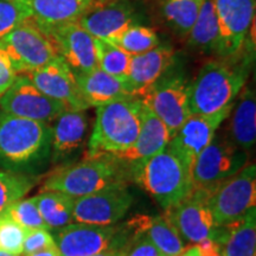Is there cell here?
<instances>
[{"label": "cell", "instance_id": "obj_37", "mask_svg": "<svg viewBox=\"0 0 256 256\" xmlns=\"http://www.w3.org/2000/svg\"><path fill=\"white\" fill-rule=\"evenodd\" d=\"M17 75L4 43L0 40V98L11 87Z\"/></svg>", "mask_w": 256, "mask_h": 256}, {"label": "cell", "instance_id": "obj_3", "mask_svg": "<svg viewBox=\"0 0 256 256\" xmlns=\"http://www.w3.org/2000/svg\"><path fill=\"white\" fill-rule=\"evenodd\" d=\"M142 98H132L96 108L86 158L113 156L130 148L142 130Z\"/></svg>", "mask_w": 256, "mask_h": 256}, {"label": "cell", "instance_id": "obj_27", "mask_svg": "<svg viewBox=\"0 0 256 256\" xmlns=\"http://www.w3.org/2000/svg\"><path fill=\"white\" fill-rule=\"evenodd\" d=\"M34 200L49 230L60 229L74 222V197L57 191H40L34 196Z\"/></svg>", "mask_w": 256, "mask_h": 256}, {"label": "cell", "instance_id": "obj_1", "mask_svg": "<svg viewBox=\"0 0 256 256\" xmlns=\"http://www.w3.org/2000/svg\"><path fill=\"white\" fill-rule=\"evenodd\" d=\"M252 55L242 51L232 57L210 60L188 83L191 114H215L232 106L250 72Z\"/></svg>", "mask_w": 256, "mask_h": 256}, {"label": "cell", "instance_id": "obj_4", "mask_svg": "<svg viewBox=\"0 0 256 256\" xmlns=\"http://www.w3.org/2000/svg\"><path fill=\"white\" fill-rule=\"evenodd\" d=\"M130 168L114 156L84 158L62 166L44 182L42 191H57L78 198L114 185H128Z\"/></svg>", "mask_w": 256, "mask_h": 256}, {"label": "cell", "instance_id": "obj_29", "mask_svg": "<svg viewBox=\"0 0 256 256\" xmlns=\"http://www.w3.org/2000/svg\"><path fill=\"white\" fill-rule=\"evenodd\" d=\"M203 0H160L162 18L174 34L188 37L200 14Z\"/></svg>", "mask_w": 256, "mask_h": 256}, {"label": "cell", "instance_id": "obj_20", "mask_svg": "<svg viewBox=\"0 0 256 256\" xmlns=\"http://www.w3.org/2000/svg\"><path fill=\"white\" fill-rule=\"evenodd\" d=\"M139 16L132 5L121 0H113L90 10L78 23L95 40H107L124 28L139 24Z\"/></svg>", "mask_w": 256, "mask_h": 256}, {"label": "cell", "instance_id": "obj_21", "mask_svg": "<svg viewBox=\"0 0 256 256\" xmlns=\"http://www.w3.org/2000/svg\"><path fill=\"white\" fill-rule=\"evenodd\" d=\"M170 139L171 136L165 124L144 104L142 130L136 142L124 152L113 156L130 168L138 162H142L164 151Z\"/></svg>", "mask_w": 256, "mask_h": 256}, {"label": "cell", "instance_id": "obj_33", "mask_svg": "<svg viewBox=\"0 0 256 256\" xmlns=\"http://www.w3.org/2000/svg\"><path fill=\"white\" fill-rule=\"evenodd\" d=\"M4 212L24 229H43L49 232V228L37 209L34 197L16 200Z\"/></svg>", "mask_w": 256, "mask_h": 256}, {"label": "cell", "instance_id": "obj_2", "mask_svg": "<svg viewBox=\"0 0 256 256\" xmlns=\"http://www.w3.org/2000/svg\"><path fill=\"white\" fill-rule=\"evenodd\" d=\"M51 153V126L0 114V166L11 172L40 165Z\"/></svg>", "mask_w": 256, "mask_h": 256}, {"label": "cell", "instance_id": "obj_42", "mask_svg": "<svg viewBox=\"0 0 256 256\" xmlns=\"http://www.w3.org/2000/svg\"><path fill=\"white\" fill-rule=\"evenodd\" d=\"M174 256H202L200 248L197 247L196 244H192L190 247H185L184 250L182 252H179L178 255Z\"/></svg>", "mask_w": 256, "mask_h": 256}, {"label": "cell", "instance_id": "obj_11", "mask_svg": "<svg viewBox=\"0 0 256 256\" xmlns=\"http://www.w3.org/2000/svg\"><path fill=\"white\" fill-rule=\"evenodd\" d=\"M0 108L6 114L51 124L63 112L60 102L43 94L26 74H19L14 82L0 98Z\"/></svg>", "mask_w": 256, "mask_h": 256}, {"label": "cell", "instance_id": "obj_10", "mask_svg": "<svg viewBox=\"0 0 256 256\" xmlns=\"http://www.w3.org/2000/svg\"><path fill=\"white\" fill-rule=\"evenodd\" d=\"M140 98L165 124L171 138L191 115L188 83L180 74L168 72Z\"/></svg>", "mask_w": 256, "mask_h": 256}, {"label": "cell", "instance_id": "obj_26", "mask_svg": "<svg viewBox=\"0 0 256 256\" xmlns=\"http://www.w3.org/2000/svg\"><path fill=\"white\" fill-rule=\"evenodd\" d=\"M226 238L220 256H256V210L252 208L244 217L224 226Z\"/></svg>", "mask_w": 256, "mask_h": 256}, {"label": "cell", "instance_id": "obj_22", "mask_svg": "<svg viewBox=\"0 0 256 256\" xmlns=\"http://www.w3.org/2000/svg\"><path fill=\"white\" fill-rule=\"evenodd\" d=\"M72 72L82 98L89 108L136 98L130 90L126 81L108 75L98 68L90 72Z\"/></svg>", "mask_w": 256, "mask_h": 256}, {"label": "cell", "instance_id": "obj_18", "mask_svg": "<svg viewBox=\"0 0 256 256\" xmlns=\"http://www.w3.org/2000/svg\"><path fill=\"white\" fill-rule=\"evenodd\" d=\"M174 50L171 46L159 44L142 55L132 56L126 83L136 98L156 84L171 70L174 63Z\"/></svg>", "mask_w": 256, "mask_h": 256}, {"label": "cell", "instance_id": "obj_15", "mask_svg": "<svg viewBox=\"0 0 256 256\" xmlns=\"http://www.w3.org/2000/svg\"><path fill=\"white\" fill-rule=\"evenodd\" d=\"M133 203L127 185H114L75 198L74 222L113 226L122 220Z\"/></svg>", "mask_w": 256, "mask_h": 256}, {"label": "cell", "instance_id": "obj_38", "mask_svg": "<svg viewBox=\"0 0 256 256\" xmlns=\"http://www.w3.org/2000/svg\"><path fill=\"white\" fill-rule=\"evenodd\" d=\"M124 256H162L153 243L144 235L142 232H138L127 244Z\"/></svg>", "mask_w": 256, "mask_h": 256}, {"label": "cell", "instance_id": "obj_36", "mask_svg": "<svg viewBox=\"0 0 256 256\" xmlns=\"http://www.w3.org/2000/svg\"><path fill=\"white\" fill-rule=\"evenodd\" d=\"M56 247L54 236L43 229H26L23 243V252L22 255L31 254V252L43 250V249Z\"/></svg>", "mask_w": 256, "mask_h": 256}, {"label": "cell", "instance_id": "obj_8", "mask_svg": "<svg viewBox=\"0 0 256 256\" xmlns=\"http://www.w3.org/2000/svg\"><path fill=\"white\" fill-rule=\"evenodd\" d=\"M249 154L234 145L226 136L216 133L212 142L197 156L191 168L194 188L211 190L248 164Z\"/></svg>", "mask_w": 256, "mask_h": 256}, {"label": "cell", "instance_id": "obj_30", "mask_svg": "<svg viewBox=\"0 0 256 256\" xmlns=\"http://www.w3.org/2000/svg\"><path fill=\"white\" fill-rule=\"evenodd\" d=\"M107 40L130 56L142 55L160 44L158 34L151 28L142 24L130 25Z\"/></svg>", "mask_w": 256, "mask_h": 256}, {"label": "cell", "instance_id": "obj_25", "mask_svg": "<svg viewBox=\"0 0 256 256\" xmlns=\"http://www.w3.org/2000/svg\"><path fill=\"white\" fill-rule=\"evenodd\" d=\"M188 46L202 54H216L218 48V22L215 0H203L200 14L188 34Z\"/></svg>", "mask_w": 256, "mask_h": 256}, {"label": "cell", "instance_id": "obj_17", "mask_svg": "<svg viewBox=\"0 0 256 256\" xmlns=\"http://www.w3.org/2000/svg\"><path fill=\"white\" fill-rule=\"evenodd\" d=\"M26 75L43 94L63 104L68 110L89 108L82 98L72 68L60 57Z\"/></svg>", "mask_w": 256, "mask_h": 256}, {"label": "cell", "instance_id": "obj_16", "mask_svg": "<svg viewBox=\"0 0 256 256\" xmlns=\"http://www.w3.org/2000/svg\"><path fill=\"white\" fill-rule=\"evenodd\" d=\"M72 72H90L98 68L95 38L78 22L42 30Z\"/></svg>", "mask_w": 256, "mask_h": 256}, {"label": "cell", "instance_id": "obj_39", "mask_svg": "<svg viewBox=\"0 0 256 256\" xmlns=\"http://www.w3.org/2000/svg\"><path fill=\"white\" fill-rule=\"evenodd\" d=\"M197 247L200 248L202 256H220V244L214 238L204 240L200 243H197Z\"/></svg>", "mask_w": 256, "mask_h": 256}, {"label": "cell", "instance_id": "obj_35", "mask_svg": "<svg viewBox=\"0 0 256 256\" xmlns=\"http://www.w3.org/2000/svg\"><path fill=\"white\" fill-rule=\"evenodd\" d=\"M26 229L16 223L5 212L0 214V252L22 255Z\"/></svg>", "mask_w": 256, "mask_h": 256}, {"label": "cell", "instance_id": "obj_34", "mask_svg": "<svg viewBox=\"0 0 256 256\" xmlns=\"http://www.w3.org/2000/svg\"><path fill=\"white\" fill-rule=\"evenodd\" d=\"M28 18L31 11L25 0H0V40Z\"/></svg>", "mask_w": 256, "mask_h": 256}, {"label": "cell", "instance_id": "obj_6", "mask_svg": "<svg viewBox=\"0 0 256 256\" xmlns=\"http://www.w3.org/2000/svg\"><path fill=\"white\" fill-rule=\"evenodd\" d=\"M124 226H95L72 222L57 229L55 238L60 256H90L108 249L124 248L140 232L139 220Z\"/></svg>", "mask_w": 256, "mask_h": 256}, {"label": "cell", "instance_id": "obj_40", "mask_svg": "<svg viewBox=\"0 0 256 256\" xmlns=\"http://www.w3.org/2000/svg\"><path fill=\"white\" fill-rule=\"evenodd\" d=\"M23 256H60V252L56 246V247L43 249V250L34 252H31V254H26Z\"/></svg>", "mask_w": 256, "mask_h": 256}, {"label": "cell", "instance_id": "obj_41", "mask_svg": "<svg viewBox=\"0 0 256 256\" xmlns=\"http://www.w3.org/2000/svg\"><path fill=\"white\" fill-rule=\"evenodd\" d=\"M126 247L119 248V249H108V250L98 252V254H94L90 256H124V252H126Z\"/></svg>", "mask_w": 256, "mask_h": 256}, {"label": "cell", "instance_id": "obj_19", "mask_svg": "<svg viewBox=\"0 0 256 256\" xmlns=\"http://www.w3.org/2000/svg\"><path fill=\"white\" fill-rule=\"evenodd\" d=\"M86 110H66L51 126V160L62 162L72 159L84 146L88 134Z\"/></svg>", "mask_w": 256, "mask_h": 256}, {"label": "cell", "instance_id": "obj_24", "mask_svg": "<svg viewBox=\"0 0 256 256\" xmlns=\"http://www.w3.org/2000/svg\"><path fill=\"white\" fill-rule=\"evenodd\" d=\"M241 92L234 102L226 136L234 145L248 152L256 142V98L249 86H244Z\"/></svg>", "mask_w": 256, "mask_h": 256}, {"label": "cell", "instance_id": "obj_9", "mask_svg": "<svg viewBox=\"0 0 256 256\" xmlns=\"http://www.w3.org/2000/svg\"><path fill=\"white\" fill-rule=\"evenodd\" d=\"M17 74H28L58 56L50 38L28 18L2 38Z\"/></svg>", "mask_w": 256, "mask_h": 256}, {"label": "cell", "instance_id": "obj_31", "mask_svg": "<svg viewBox=\"0 0 256 256\" xmlns=\"http://www.w3.org/2000/svg\"><path fill=\"white\" fill-rule=\"evenodd\" d=\"M95 52L98 69L108 75L126 81L132 56L104 40H95Z\"/></svg>", "mask_w": 256, "mask_h": 256}, {"label": "cell", "instance_id": "obj_13", "mask_svg": "<svg viewBox=\"0 0 256 256\" xmlns=\"http://www.w3.org/2000/svg\"><path fill=\"white\" fill-rule=\"evenodd\" d=\"M211 190L194 188L184 200L166 209L164 216L174 226L179 236L192 244H197L208 238L216 241L218 228L208 206Z\"/></svg>", "mask_w": 256, "mask_h": 256}, {"label": "cell", "instance_id": "obj_7", "mask_svg": "<svg viewBox=\"0 0 256 256\" xmlns=\"http://www.w3.org/2000/svg\"><path fill=\"white\" fill-rule=\"evenodd\" d=\"M256 204V166L247 164L210 191L208 206L217 228L241 220Z\"/></svg>", "mask_w": 256, "mask_h": 256}, {"label": "cell", "instance_id": "obj_28", "mask_svg": "<svg viewBox=\"0 0 256 256\" xmlns=\"http://www.w3.org/2000/svg\"><path fill=\"white\" fill-rule=\"evenodd\" d=\"M142 232L162 256H174L184 250L183 238L165 216L145 217Z\"/></svg>", "mask_w": 256, "mask_h": 256}, {"label": "cell", "instance_id": "obj_32", "mask_svg": "<svg viewBox=\"0 0 256 256\" xmlns=\"http://www.w3.org/2000/svg\"><path fill=\"white\" fill-rule=\"evenodd\" d=\"M36 184L30 176L11 171H0V214L16 200H22Z\"/></svg>", "mask_w": 256, "mask_h": 256}, {"label": "cell", "instance_id": "obj_44", "mask_svg": "<svg viewBox=\"0 0 256 256\" xmlns=\"http://www.w3.org/2000/svg\"><path fill=\"white\" fill-rule=\"evenodd\" d=\"M96 2H113V0H96Z\"/></svg>", "mask_w": 256, "mask_h": 256}, {"label": "cell", "instance_id": "obj_14", "mask_svg": "<svg viewBox=\"0 0 256 256\" xmlns=\"http://www.w3.org/2000/svg\"><path fill=\"white\" fill-rule=\"evenodd\" d=\"M218 22L220 57H232L244 49L255 18L256 0H215Z\"/></svg>", "mask_w": 256, "mask_h": 256}, {"label": "cell", "instance_id": "obj_5", "mask_svg": "<svg viewBox=\"0 0 256 256\" xmlns=\"http://www.w3.org/2000/svg\"><path fill=\"white\" fill-rule=\"evenodd\" d=\"M130 174L165 210L177 206L194 190L188 170L168 148L130 166Z\"/></svg>", "mask_w": 256, "mask_h": 256}, {"label": "cell", "instance_id": "obj_43", "mask_svg": "<svg viewBox=\"0 0 256 256\" xmlns=\"http://www.w3.org/2000/svg\"><path fill=\"white\" fill-rule=\"evenodd\" d=\"M0 256H19V255L10 254V252H0Z\"/></svg>", "mask_w": 256, "mask_h": 256}, {"label": "cell", "instance_id": "obj_23", "mask_svg": "<svg viewBox=\"0 0 256 256\" xmlns=\"http://www.w3.org/2000/svg\"><path fill=\"white\" fill-rule=\"evenodd\" d=\"M31 18L40 30L78 22L83 16L104 2L96 0H25Z\"/></svg>", "mask_w": 256, "mask_h": 256}, {"label": "cell", "instance_id": "obj_12", "mask_svg": "<svg viewBox=\"0 0 256 256\" xmlns=\"http://www.w3.org/2000/svg\"><path fill=\"white\" fill-rule=\"evenodd\" d=\"M232 106L215 114H191L170 139L166 148L183 162L188 172L197 156L212 142L220 124L230 116Z\"/></svg>", "mask_w": 256, "mask_h": 256}]
</instances>
